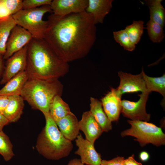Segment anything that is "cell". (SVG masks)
I'll use <instances>...</instances> for the list:
<instances>
[{
    "mask_svg": "<svg viewBox=\"0 0 165 165\" xmlns=\"http://www.w3.org/2000/svg\"><path fill=\"white\" fill-rule=\"evenodd\" d=\"M112 0H88L86 12L91 15L94 24L103 23L112 8Z\"/></svg>",
    "mask_w": 165,
    "mask_h": 165,
    "instance_id": "obj_15",
    "label": "cell"
},
{
    "mask_svg": "<svg viewBox=\"0 0 165 165\" xmlns=\"http://www.w3.org/2000/svg\"><path fill=\"white\" fill-rule=\"evenodd\" d=\"M139 157L140 159L142 162H146L149 160V155L147 152L144 151L140 153Z\"/></svg>",
    "mask_w": 165,
    "mask_h": 165,
    "instance_id": "obj_35",
    "label": "cell"
},
{
    "mask_svg": "<svg viewBox=\"0 0 165 165\" xmlns=\"http://www.w3.org/2000/svg\"><path fill=\"white\" fill-rule=\"evenodd\" d=\"M162 0H149L145 1L149 7L150 19L163 28L165 24V10L162 6Z\"/></svg>",
    "mask_w": 165,
    "mask_h": 165,
    "instance_id": "obj_22",
    "label": "cell"
},
{
    "mask_svg": "<svg viewBox=\"0 0 165 165\" xmlns=\"http://www.w3.org/2000/svg\"><path fill=\"white\" fill-rule=\"evenodd\" d=\"M52 12L50 5H45L35 8L22 9L13 15L16 25L29 32L33 38H43L47 25V21L43 17L47 13Z\"/></svg>",
    "mask_w": 165,
    "mask_h": 165,
    "instance_id": "obj_5",
    "label": "cell"
},
{
    "mask_svg": "<svg viewBox=\"0 0 165 165\" xmlns=\"http://www.w3.org/2000/svg\"><path fill=\"white\" fill-rule=\"evenodd\" d=\"M13 147L8 136L2 130L0 131V154L6 161H9L14 155Z\"/></svg>",
    "mask_w": 165,
    "mask_h": 165,
    "instance_id": "obj_26",
    "label": "cell"
},
{
    "mask_svg": "<svg viewBox=\"0 0 165 165\" xmlns=\"http://www.w3.org/2000/svg\"><path fill=\"white\" fill-rule=\"evenodd\" d=\"M124 158L118 156L110 160H102L100 165H124Z\"/></svg>",
    "mask_w": 165,
    "mask_h": 165,
    "instance_id": "obj_30",
    "label": "cell"
},
{
    "mask_svg": "<svg viewBox=\"0 0 165 165\" xmlns=\"http://www.w3.org/2000/svg\"><path fill=\"white\" fill-rule=\"evenodd\" d=\"M33 38L31 33L20 26L16 25L12 30L6 45L3 59H8L16 52L28 44Z\"/></svg>",
    "mask_w": 165,
    "mask_h": 165,
    "instance_id": "obj_10",
    "label": "cell"
},
{
    "mask_svg": "<svg viewBox=\"0 0 165 165\" xmlns=\"http://www.w3.org/2000/svg\"><path fill=\"white\" fill-rule=\"evenodd\" d=\"M150 93H142L139 95V100L136 102L126 100H121L122 110L123 116L132 120L149 121L151 115L147 113L146 105Z\"/></svg>",
    "mask_w": 165,
    "mask_h": 165,
    "instance_id": "obj_7",
    "label": "cell"
},
{
    "mask_svg": "<svg viewBox=\"0 0 165 165\" xmlns=\"http://www.w3.org/2000/svg\"><path fill=\"white\" fill-rule=\"evenodd\" d=\"M143 70L142 68L141 72L137 75L119 72L118 75L120 78V83L119 86L116 89L117 93L122 96L125 93L148 92L143 78Z\"/></svg>",
    "mask_w": 165,
    "mask_h": 165,
    "instance_id": "obj_8",
    "label": "cell"
},
{
    "mask_svg": "<svg viewBox=\"0 0 165 165\" xmlns=\"http://www.w3.org/2000/svg\"><path fill=\"white\" fill-rule=\"evenodd\" d=\"M63 86L58 79H43L30 77L24 85L20 96L34 109L43 113L49 112L54 98L61 96Z\"/></svg>",
    "mask_w": 165,
    "mask_h": 165,
    "instance_id": "obj_3",
    "label": "cell"
},
{
    "mask_svg": "<svg viewBox=\"0 0 165 165\" xmlns=\"http://www.w3.org/2000/svg\"><path fill=\"white\" fill-rule=\"evenodd\" d=\"M143 76L145 81L147 91L150 93L156 91L160 93L165 99V75L162 76L153 77L147 75L143 71Z\"/></svg>",
    "mask_w": 165,
    "mask_h": 165,
    "instance_id": "obj_23",
    "label": "cell"
},
{
    "mask_svg": "<svg viewBox=\"0 0 165 165\" xmlns=\"http://www.w3.org/2000/svg\"><path fill=\"white\" fill-rule=\"evenodd\" d=\"M9 100V96L0 95V114H2L6 108Z\"/></svg>",
    "mask_w": 165,
    "mask_h": 165,
    "instance_id": "obj_32",
    "label": "cell"
},
{
    "mask_svg": "<svg viewBox=\"0 0 165 165\" xmlns=\"http://www.w3.org/2000/svg\"><path fill=\"white\" fill-rule=\"evenodd\" d=\"M146 29L151 40L154 43H160L165 37L163 28L160 25L150 19L147 22Z\"/></svg>",
    "mask_w": 165,
    "mask_h": 165,
    "instance_id": "obj_25",
    "label": "cell"
},
{
    "mask_svg": "<svg viewBox=\"0 0 165 165\" xmlns=\"http://www.w3.org/2000/svg\"><path fill=\"white\" fill-rule=\"evenodd\" d=\"M3 68V63L2 60L0 55V77L2 73Z\"/></svg>",
    "mask_w": 165,
    "mask_h": 165,
    "instance_id": "obj_37",
    "label": "cell"
},
{
    "mask_svg": "<svg viewBox=\"0 0 165 165\" xmlns=\"http://www.w3.org/2000/svg\"><path fill=\"white\" fill-rule=\"evenodd\" d=\"M77 150L75 152L79 156L82 163L88 165H100L102 159L100 153L96 150L94 145L84 138L79 134L75 139Z\"/></svg>",
    "mask_w": 165,
    "mask_h": 165,
    "instance_id": "obj_11",
    "label": "cell"
},
{
    "mask_svg": "<svg viewBox=\"0 0 165 165\" xmlns=\"http://www.w3.org/2000/svg\"><path fill=\"white\" fill-rule=\"evenodd\" d=\"M67 165H84L82 163L80 159L75 158L70 160Z\"/></svg>",
    "mask_w": 165,
    "mask_h": 165,
    "instance_id": "obj_36",
    "label": "cell"
},
{
    "mask_svg": "<svg viewBox=\"0 0 165 165\" xmlns=\"http://www.w3.org/2000/svg\"><path fill=\"white\" fill-rule=\"evenodd\" d=\"M43 114L46 124L38 138L37 151L48 159L58 160L68 156L73 148L71 141L62 134L49 112Z\"/></svg>",
    "mask_w": 165,
    "mask_h": 165,
    "instance_id": "obj_4",
    "label": "cell"
},
{
    "mask_svg": "<svg viewBox=\"0 0 165 165\" xmlns=\"http://www.w3.org/2000/svg\"><path fill=\"white\" fill-rule=\"evenodd\" d=\"M24 106V100L20 95L9 96L8 104L2 114L9 123L16 122L23 113Z\"/></svg>",
    "mask_w": 165,
    "mask_h": 165,
    "instance_id": "obj_18",
    "label": "cell"
},
{
    "mask_svg": "<svg viewBox=\"0 0 165 165\" xmlns=\"http://www.w3.org/2000/svg\"><path fill=\"white\" fill-rule=\"evenodd\" d=\"M144 22L143 20H134L130 25L125 29L131 42L136 46L140 41L143 33Z\"/></svg>",
    "mask_w": 165,
    "mask_h": 165,
    "instance_id": "obj_24",
    "label": "cell"
},
{
    "mask_svg": "<svg viewBox=\"0 0 165 165\" xmlns=\"http://www.w3.org/2000/svg\"><path fill=\"white\" fill-rule=\"evenodd\" d=\"M123 164L124 165H142L141 163L136 160L134 154L132 155L127 159H124Z\"/></svg>",
    "mask_w": 165,
    "mask_h": 165,
    "instance_id": "obj_33",
    "label": "cell"
},
{
    "mask_svg": "<svg viewBox=\"0 0 165 165\" xmlns=\"http://www.w3.org/2000/svg\"><path fill=\"white\" fill-rule=\"evenodd\" d=\"M49 112L56 122L72 112L68 105L63 101L61 96H57L50 105Z\"/></svg>",
    "mask_w": 165,
    "mask_h": 165,
    "instance_id": "obj_21",
    "label": "cell"
},
{
    "mask_svg": "<svg viewBox=\"0 0 165 165\" xmlns=\"http://www.w3.org/2000/svg\"><path fill=\"white\" fill-rule=\"evenodd\" d=\"M51 0H24L22 9H26L37 8L45 5H50Z\"/></svg>",
    "mask_w": 165,
    "mask_h": 165,
    "instance_id": "obj_29",
    "label": "cell"
},
{
    "mask_svg": "<svg viewBox=\"0 0 165 165\" xmlns=\"http://www.w3.org/2000/svg\"><path fill=\"white\" fill-rule=\"evenodd\" d=\"M91 112L95 120L101 127L103 132H108L112 128V122L109 120L105 113L101 102L97 99L90 98Z\"/></svg>",
    "mask_w": 165,
    "mask_h": 165,
    "instance_id": "obj_19",
    "label": "cell"
},
{
    "mask_svg": "<svg viewBox=\"0 0 165 165\" xmlns=\"http://www.w3.org/2000/svg\"><path fill=\"white\" fill-rule=\"evenodd\" d=\"M7 9L11 15L22 9V0H3Z\"/></svg>",
    "mask_w": 165,
    "mask_h": 165,
    "instance_id": "obj_28",
    "label": "cell"
},
{
    "mask_svg": "<svg viewBox=\"0 0 165 165\" xmlns=\"http://www.w3.org/2000/svg\"><path fill=\"white\" fill-rule=\"evenodd\" d=\"M47 21L43 38L62 60L68 63L88 54L96 39L91 14L86 11L64 16L52 13Z\"/></svg>",
    "mask_w": 165,
    "mask_h": 165,
    "instance_id": "obj_1",
    "label": "cell"
},
{
    "mask_svg": "<svg viewBox=\"0 0 165 165\" xmlns=\"http://www.w3.org/2000/svg\"><path fill=\"white\" fill-rule=\"evenodd\" d=\"M55 122L61 133L68 140H74L79 134V121L72 112Z\"/></svg>",
    "mask_w": 165,
    "mask_h": 165,
    "instance_id": "obj_16",
    "label": "cell"
},
{
    "mask_svg": "<svg viewBox=\"0 0 165 165\" xmlns=\"http://www.w3.org/2000/svg\"><path fill=\"white\" fill-rule=\"evenodd\" d=\"M9 123L8 120L3 115L0 114V131L2 130L4 127Z\"/></svg>",
    "mask_w": 165,
    "mask_h": 165,
    "instance_id": "obj_34",
    "label": "cell"
},
{
    "mask_svg": "<svg viewBox=\"0 0 165 165\" xmlns=\"http://www.w3.org/2000/svg\"><path fill=\"white\" fill-rule=\"evenodd\" d=\"M121 96L116 92V89L111 90L101 99L103 109L111 122L117 121L122 110Z\"/></svg>",
    "mask_w": 165,
    "mask_h": 165,
    "instance_id": "obj_13",
    "label": "cell"
},
{
    "mask_svg": "<svg viewBox=\"0 0 165 165\" xmlns=\"http://www.w3.org/2000/svg\"><path fill=\"white\" fill-rule=\"evenodd\" d=\"M131 127L121 133L122 137L131 136L135 137L141 147L151 143L156 146L165 144V134L162 129L154 124L141 120H128Z\"/></svg>",
    "mask_w": 165,
    "mask_h": 165,
    "instance_id": "obj_6",
    "label": "cell"
},
{
    "mask_svg": "<svg viewBox=\"0 0 165 165\" xmlns=\"http://www.w3.org/2000/svg\"><path fill=\"white\" fill-rule=\"evenodd\" d=\"M69 70L68 63L62 60L43 38H32L28 44L25 71L29 77L58 79Z\"/></svg>",
    "mask_w": 165,
    "mask_h": 165,
    "instance_id": "obj_2",
    "label": "cell"
},
{
    "mask_svg": "<svg viewBox=\"0 0 165 165\" xmlns=\"http://www.w3.org/2000/svg\"><path fill=\"white\" fill-rule=\"evenodd\" d=\"M113 37L116 42L124 50L132 51L135 49L136 46L130 41L125 29L113 32Z\"/></svg>",
    "mask_w": 165,
    "mask_h": 165,
    "instance_id": "obj_27",
    "label": "cell"
},
{
    "mask_svg": "<svg viewBox=\"0 0 165 165\" xmlns=\"http://www.w3.org/2000/svg\"><path fill=\"white\" fill-rule=\"evenodd\" d=\"M29 78V75L26 71L20 72L9 80L0 89V95H20L22 89Z\"/></svg>",
    "mask_w": 165,
    "mask_h": 165,
    "instance_id": "obj_17",
    "label": "cell"
},
{
    "mask_svg": "<svg viewBox=\"0 0 165 165\" xmlns=\"http://www.w3.org/2000/svg\"><path fill=\"white\" fill-rule=\"evenodd\" d=\"M28 45L7 59L6 67L0 82L1 84L6 83L20 72L25 71Z\"/></svg>",
    "mask_w": 165,
    "mask_h": 165,
    "instance_id": "obj_9",
    "label": "cell"
},
{
    "mask_svg": "<svg viewBox=\"0 0 165 165\" xmlns=\"http://www.w3.org/2000/svg\"><path fill=\"white\" fill-rule=\"evenodd\" d=\"M79 126V130L84 134L86 139L93 145L103 132L90 111L83 113Z\"/></svg>",
    "mask_w": 165,
    "mask_h": 165,
    "instance_id": "obj_14",
    "label": "cell"
},
{
    "mask_svg": "<svg viewBox=\"0 0 165 165\" xmlns=\"http://www.w3.org/2000/svg\"><path fill=\"white\" fill-rule=\"evenodd\" d=\"M11 15L3 0H0V20L5 19Z\"/></svg>",
    "mask_w": 165,
    "mask_h": 165,
    "instance_id": "obj_31",
    "label": "cell"
},
{
    "mask_svg": "<svg viewBox=\"0 0 165 165\" xmlns=\"http://www.w3.org/2000/svg\"><path fill=\"white\" fill-rule=\"evenodd\" d=\"M88 5V0H53L50 5L53 14L64 16L85 11Z\"/></svg>",
    "mask_w": 165,
    "mask_h": 165,
    "instance_id": "obj_12",
    "label": "cell"
},
{
    "mask_svg": "<svg viewBox=\"0 0 165 165\" xmlns=\"http://www.w3.org/2000/svg\"><path fill=\"white\" fill-rule=\"evenodd\" d=\"M16 25L12 15L0 20V55H3L6 50V45L11 31Z\"/></svg>",
    "mask_w": 165,
    "mask_h": 165,
    "instance_id": "obj_20",
    "label": "cell"
}]
</instances>
